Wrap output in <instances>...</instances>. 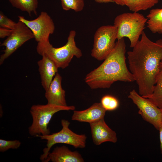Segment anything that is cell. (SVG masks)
Wrapping results in <instances>:
<instances>
[{
    "instance_id": "27",
    "label": "cell",
    "mask_w": 162,
    "mask_h": 162,
    "mask_svg": "<svg viewBox=\"0 0 162 162\" xmlns=\"http://www.w3.org/2000/svg\"><path fill=\"white\" fill-rule=\"evenodd\" d=\"M97 3H99L113 2L112 0H94Z\"/></svg>"
},
{
    "instance_id": "17",
    "label": "cell",
    "mask_w": 162,
    "mask_h": 162,
    "mask_svg": "<svg viewBox=\"0 0 162 162\" xmlns=\"http://www.w3.org/2000/svg\"><path fill=\"white\" fill-rule=\"evenodd\" d=\"M147 98L162 110V60L152 93Z\"/></svg>"
},
{
    "instance_id": "18",
    "label": "cell",
    "mask_w": 162,
    "mask_h": 162,
    "mask_svg": "<svg viewBox=\"0 0 162 162\" xmlns=\"http://www.w3.org/2000/svg\"><path fill=\"white\" fill-rule=\"evenodd\" d=\"M12 6L22 11L27 12L30 16L32 13L37 15L38 0H8Z\"/></svg>"
},
{
    "instance_id": "8",
    "label": "cell",
    "mask_w": 162,
    "mask_h": 162,
    "mask_svg": "<svg viewBox=\"0 0 162 162\" xmlns=\"http://www.w3.org/2000/svg\"><path fill=\"white\" fill-rule=\"evenodd\" d=\"M33 38L34 36L31 30L23 22L19 20L10 34L1 45L4 46L5 49L0 56V65L24 43Z\"/></svg>"
},
{
    "instance_id": "24",
    "label": "cell",
    "mask_w": 162,
    "mask_h": 162,
    "mask_svg": "<svg viewBox=\"0 0 162 162\" xmlns=\"http://www.w3.org/2000/svg\"><path fill=\"white\" fill-rule=\"evenodd\" d=\"M12 30L6 28L0 27V38H4L6 37H8L11 33Z\"/></svg>"
},
{
    "instance_id": "19",
    "label": "cell",
    "mask_w": 162,
    "mask_h": 162,
    "mask_svg": "<svg viewBox=\"0 0 162 162\" xmlns=\"http://www.w3.org/2000/svg\"><path fill=\"white\" fill-rule=\"evenodd\" d=\"M159 0H127L125 5L133 12H138L151 8L158 3Z\"/></svg>"
},
{
    "instance_id": "25",
    "label": "cell",
    "mask_w": 162,
    "mask_h": 162,
    "mask_svg": "<svg viewBox=\"0 0 162 162\" xmlns=\"http://www.w3.org/2000/svg\"><path fill=\"white\" fill-rule=\"evenodd\" d=\"M159 131L160 147L161 153L162 154V123L158 130Z\"/></svg>"
},
{
    "instance_id": "26",
    "label": "cell",
    "mask_w": 162,
    "mask_h": 162,
    "mask_svg": "<svg viewBox=\"0 0 162 162\" xmlns=\"http://www.w3.org/2000/svg\"><path fill=\"white\" fill-rule=\"evenodd\" d=\"M113 2H115L116 4L121 6L125 5L127 0H112Z\"/></svg>"
},
{
    "instance_id": "10",
    "label": "cell",
    "mask_w": 162,
    "mask_h": 162,
    "mask_svg": "<svg viewBox=\"0 0 162 162\" xmlns=\"http://www.w3.org/2000/svg\"><path fill=\"white\" fill-rule=\"evenodd\" d=\"M18 18L19 21L23 22L31 30L38 42L49 40L50 35L55 31L53 21L45 12L42 11L38 17L32 20H27L20 16Z\"/></svg>"
},
{
    "instance_id": "6",
    "label": "cell",
    "mask_w": 162,
    "mask_h": 162,
    "mask_svg": "<svg viewBox=\"0 0 162 162\" xmlns=\"http://www.w3.org/2000/svg\"><path fill=\"white\" fill-rule=\"evenodd\" d=\"M61 124L62 128L59 132L51 134L36 136L47 141L46 147L40 158L42 161L47 157L51 147L57 143L70 145L75 148H83L86 146L87 137L85 134H78L72 131L69 128L70 122L67 120H62Z\"/></svg>"
},
{
    "instance_id": "21",
    "label": "cell",
    "mask_w": 162,
    "mask_h": 162,
    "mask_svg": "<svg viewBox=\"0 0 162 162\" xmlns=\"http://www.w3.org/2000/svg\"><path fill=\"white\" fill-rule=\"evenodd\" d=\"M101 104L106 111H113L117 109L119 106V102L115 97L110 95L103 96L101 100Z\"/></svg>"
},
{
    "instance_id": "5",
    "label": "cell",
    "mask_w": 162,
    "mask_h": 162,
    "mask_svg": "<svg viewBox=\"0 0 162 162\" xmlns=\"http://www.w3.org/2000/svg\"><path fill=\"white\" fill-rule=\"evenodd\" d=\"M74 106H62L47 104L46 105H34L30 109L32 122L29 128V133L31 136L43 135L50 134L48 125L53 116L62 110H74Z\"/></svg>"
},
{
    "instance_id": "28",
    "label": "cell",
    "mask_w": 162,
    "mask_h": 162,
    "mask_svg": "<svg viewBox=\"0 0 162 162\" xmlns=\"http://www.w3.org/2000/svg\"><path fill=\"white\" fill-rule=\"evenodd\" d=\"M161 121L162 122V116H161Z\"/></svg>"
},
{
    "instance_id": "23",
    "label": "cell",
    "mask_w": 162,
    "mask_h": 162,
    "mask_svg": "<svg viewBox=\"0 0 162 162\" xmlns=\"http://www.w3.org/2000/svg\"><path fill=\"white\" fill-rule=\"evenodd\" d=\"M16 23L8 18L3 13H0V26L11 30L14 28Z\"/></svg>"
},
{
    "instance_id": "15",
    "label": "cell",
    "mask_w": 162,
    "mask_h": 162,
    "mask_svg": "<svg viewBox=\"0 0 162 162\" xmlns=\"http://www.w3.org/2000/svg\"><path fill=\"white\" fill-rule=\"evenodd\" d=\"M83 162L84 160L81 154L76 151H72L65 146L57 147L49 153L43 162Z\"/></svg>"
},
{
    "instance_id": "4",
    "label": "cell",
    "mask_w": 162,
    "mask_h": 162,
    "mask_svg": "<svg viewBox=\"0 0 162 162\" xmlns=\"http://www.w3.org/2000/svg\"><path fill=\"white\" fill-rule=\"evenodd\" d=\"M147 20L137 12L123 13L118 15L114 22L117 28V39L128 38L130 42V47L133 48L139 40Z\"/></svg>"
},
{
    "instance_id": "1",
    "label": "cell",
    "mask_w": 162,
    "mask_h": 162,
    "mask_svg": "<svg viewBox=\"0 0 162 162\" xmlns=\"http://www.w3.org/2000/svg\"><path fill=\"white\" fill-rule=\"evenodd\" d=\"M133 48L127 52L129 70L138 85L139 94L148 98L152 93L162 60V39L153 42L143 31Z\"/></svg>"
},
{
    "instance_id": "3",
    "label": "cell",
    "mask_w": 162,
    "mask_h": 162,
    "mask_svg": "<svg viewBox=\"0 0 162 162\" xmlns=\"http://www.w3.org/2000/svg\"><path fill=\"white\" fill-rule=\"evenodd\" d=\"M76 35V31L71 30L66 44L58 48L54 47L49 40L38 42L37 52L41 56H47L58 68H65L68 66L74 56L80 58L82 55L81 50L76 45L75 40Z\"/></svg>"
},
{
    "instance_id": "7",
    "label": "cell",
    "mask_w": 162,
    "mask_h": 162,
    "mask_svg": "<svg viewBox=\"0 0 162 162\" xmlns=\"http://www.w3.org/2000/svg\"><path fill=\"white\" fill-rule=\"evenodd\" d=\"M117 34V28L114 25L99 28L94 35L92 56L99 61L104 60L115 46Z\"/></svg>"
},
{
    "instance_id": "9",
    "label": "cell",
    "mask_w": 162,
    "mask_h": 162,
    "mask_svg": "<svg viewBox=\"0 0 162 162\" xmlns=\"http://www.w3.org/2000/svg\"><path fill=\"white\" fill-rule=\"evenodd\" d=\"M128 98L137 106L138 113L143 119L159 130L162 123V110L148 99L140 95L134 89L130 92Z\"/></svg>"
},
{
    "instance_id": "12",
    "label": "cell",
    "mask_w": 162,
    "mask_h": 162,
    "mask_svg": "<svg viewBox=\"0 0 162 162\" xmlns=\"http://www.w3.org/2000/svg\"><path fill=\"white\" fill-rule=\"evenodd\" d=\"M62 76L57 73L48 89L45 91V97L47 100V104L59 106H67L65 91L62 86Z\"/></svg>"
},
{
    "instance_id": "16",
    "label": "cell",
    "mask_w": 162,
    "mask_h": 162,
    "mask_svg": "<svg viewBox=\"0 0 162 162\" xmlns=\"http://www.w3.org/2000/svg\"><path fill=\"white\" fill-rule=\"evenodd\" d=\"M147 26L153 33L162 34V8L150 10L147 16Z\"/></svg>"
},
{
    "instance_id": "2",
    "label": "cell",
    "mask_w": 162,
    "mask_h": 162,
    "mask_svg": "<svg viewBox=\"0 0 162 162\" xmlns=\"http://www.w3.org/2000/svg\"><path fill=\"white\" fill-rule=\"evenodd\" d=\"M126 51L124 38L118 40L114 49L103 62L86 75L85 82L91 89L108 88L118 81H135L126 65Z\"/></svg>"
},
{
    "instance_id": "14",
    "label": "cell",
    "mask_w": 162,
    "mask_h": 162,
    "mask_svg": "<svg viewBox=\"0 0 162 162\" xmlns=\"http://www.w3.org/2000/svg\"><path fill=\"white\" fill-rule=\"evenodd\" d=\"M42 56V58L38 62L37 64L41 85L46 91L49 87L53 77L57 73L58 68L47 56L43 55Z\"/></svg>"
},
{
    "instance_id": "11",
    "label": "cell",
    "mask_w": 162,
    "mask_h": 162,
    "mask_svg": "<svg viewBox=\"0 0 162 162\" xmlns=\"http://www.w3.org/2000/svg\"><path fill=\"white\" fill-rule=\"evenodd\" d=\"M89 124L92 140L95 145H99L107 142H117L116 133L108 126L104 118Z\"/></svg>"
},
{
    "instance_id": "13",
    "label": "cell",
    "mask_w": 162,
    "mask_h": 162,
    "mask_svg": "<svg viewBox=\"0 0 162 162\" xmlns=\"http://www.w3.org/2000/svg\"><path fill=\"white\" fill-rule=\"evenodd\" d=\"M106 111L100 103H95L86 110L74 111L71 119L90 124L104 118Z\"/></svg>"
},
{
    "instance_id": "22",
    "label": "cell",
    "mask_w": 162,
    "mask_h": 162,
    "mask_svg": "<svg viewBox=\"0 0 162 162\" xmlns=\"http://www.w3.org/2000/svg\"><path fill=\"white\" fill-rule=\"evenodd\" d=\"M21 144V142L17 140H7L0 139V152H4L10 149H17L20 147Z\"/></svg>"
},
{
    "instance_id": "20",
    "label": "cell",
    "mask_w": 162,
    "mask_h": 162,
    "mask_svg": "<svg viewBox=\"0 0 162 162\" xmlns=\"http://www.w3.org/2000/svg\"><path fill=\"white\" fill-rule=\"evenodd\" d=\"M63 9L67 11L72 9L75 12L81 11L84 6V0H61Z\"/></svg>"
}]
</instances>
